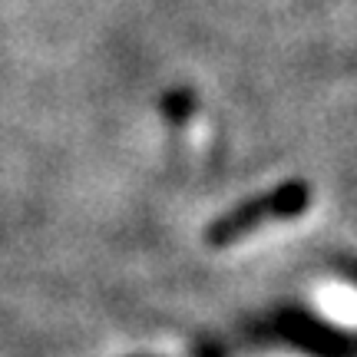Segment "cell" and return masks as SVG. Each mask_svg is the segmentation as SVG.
<instances>
[{
	"instance_id": "1",
	"label": "cell",
	"mask_w": 357,
	"mask_h": 357,
	"mask_svg": "<svg viewBox=\"0 0 357 357\" xmlns=\"http://www.w3.org/2000/svg\"><path fill=\"white\" fill-rule=\"evenodd\" d=\"M307 205H311V189H307V182H288V185L268 192L261 199H252V202H245V205H238V208L225 212L218 222L208 225L205 238H208V245H215V248L235 245V242H242L245 235H252L255 229L268 225V222H281V218L301 215Z\"/></svg>"
},
{
	"instance_id": "2",
	"label": "cell",
	"mask_w": 357,
	"mask_h": 357,
	"mask_svg": "<svg viewBox=\"0 0 357 357\" xmlns=\"http://www.w3.org/2000/svg\"><path fill=\"white\" fill-rule=\"evenodd\" d=\"M314 305L328 321L341 328H357V288L341 281H324L314 291Z\"/></svg>"
}]
</instances>
